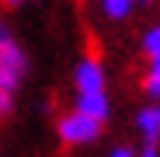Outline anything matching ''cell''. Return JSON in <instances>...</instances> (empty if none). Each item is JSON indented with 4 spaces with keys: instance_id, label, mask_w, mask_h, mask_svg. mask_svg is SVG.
I'll return each instance as SVG.
<instances>
[{
    "instance_id": "cell-1",
    "label": "cell",
    "mask_w": 160,
    "mask_h": 157,
    "mask_svg": "<svg viewBox=\"0 0 160 157\" xmlns=\"http://www.w3.org/2000/svg\"><path fill=\"white\" fill-rule=\"evenodd\" d=\"M58 137L64 145H90L102 137V122L73 110L58 119Z\"/></svg>"
},
{
    "instance_id": "cell-2",
    "label": "cell",
    "mask_w": 160,
    "mask_h": 157,
    "mask_svg": "<svg viewBox=\"0 0 160 157\" xmlns=\"http://www.w3.org/2000/svg\"><path fill=\"white\" fill-rule=\"evenodd\" d=\"M26 73V52L15 38L0 41V90L15 93Z\"/></svg>"
},
{
    "instance_id": "cell-3",
    "label": "cell",
    "mask_w": 160,
    "mask_h": 157,
    "mask_svg": "<svg viewBox=\"0 0 160 157\" xmlns=\"http://www.w3.org/2000/svg\"><path fill=\"white\" fill-rule=\"evenodd\" d=\"M143 52L148 55V73H146V81H143V90L152 99H160V26L146 29Z\"/></svg>"
},
{
    "instance_id": "cell-4",
    "label": "cell",
    "mask_w": 160,
    "mask_h": 157,
    "mask_svg": "<svg viewBox=\"0 0 160 157\" xmlns=\"http://www.w3.org/2000/svg\"><path fill=\"white\" fill-rule=\"evenodd\" d=\"M73 81H76L79 93H105V67L96 58H82L76 64V73H73Z\"/></svg>"
},
{
    "instance_id": "cell-5",
    "label": "cell",
    "mask_w": 160,
    "mask_h": 157,
    "mask_svg": "<svg viewBox=\"0 0 160 157\" xmlns=\"http://www.w3.org/2000/svg\"><path fill=\"white\" fill-rule=\"evenodd\" d=\"M76 110L90 116V119H96V122H105L111 116V99H108V93H79Z\"/></svg>"
},
{
    "instance_id": "cell-6",
    "label": "cell",
    "mask_w": 160,
    "mask_h": 157,
    "mask_svg": "<svg viewBox=\"0 0 160 157\" xmlns=\"http://www.w3.org/2000/svg\"><path fill=\"white\" fill-rule=\"evenodd\" d=\"M137 128H140V134L146 137V143H154L160 140V105H146V108H140V114H137Z\"/></svg>"
},
{
    "instance_id": "cell-7",
    "label": "cell",
    "mask_w": 160,
    "mask_h": 157,
    "mask_svg": "<svg viewBox=\"0 0 160 157\" xmlns=\"http://www.w3.org/2000/svg\"><path fill=\"white\" fill-rule=\"evenodd\" d=\"M102 9H105V15L111 17V21H122V17L131 15L134 0H102Z\"/></svg>"
},
{
    "instance_id": "cell-8",
    "label": "cell",
    "mask_w": 160,
    "mask_h": 157,
    "mask_svg": "<svg viewBox=\"0 0 160 157\" xmlns=\"http://www.w3.org/2000/svg\"><path fill=\"white\" fill-rule=\"evenodd\" d=\"M15 108V93H6V90H0V116H9Z\"/></svg>"
},
{
    "instance_id": "cell-9",
    "label": "cell",
    "mask_w": 160,
    "mask_h": 157,
    "mask_svg": "<svg viewBox=\"0 0 160 157\" xmlns=\"http://www.w3.org/2000/svg\"><path fill=\"white\" fill-rule=\"evenodd\" d=\"M137 157H160V149H157L154 143H146L143 149H140V154H137Z\"/></svg>"
},
{
    "instance_id": "cell-10",
    "label": "cell",
    "mask_w": 160,
    "mask_h": 157,
    "mask_svg": "<svg viewBox=\"0 0 160 157\" xmlns=\"http://www.w3.org/2000/svg\"><path fill=\"white\" fill-rule=\"evenodd\" d=\"M111 157H137V151H134V149H128V145H119V149L111 151Z\"/></svg>"
},
{
    "instance_id": "cell-11",
    "label": "cell",
    "mask_w": 160,
    "mask_h": 157,
    "mask_svg": "<svg viewBox=\"0 0 160 157\" xmlns=\"http://www.w3.org/2000/svg\"><path fill=\"white\" fill-rule=\"evenodd\" d=\"M6 38H12V32H9V26L0 21V41H6Z\"/></svg>"
},
{
    "instance_id": "cell-12",
    "label": "cell",
    "mask_w": 160,
    "mask_h": 157,
    "mask_svg": "<svg viewBox=\"0 0 160 157\" xmlns=\"http://www.w3.org/2000/svg\"><path fill=\"white\" fill-rule=\"evenodd\" d=\"M26 0H3V6H9V9H18V6H23Z\"/></svg>"
}]
</instances>
